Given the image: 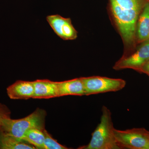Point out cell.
<instances>
[{
	"instance_id": "cell-1",
	"label": "cell",
	"mask_w": 149,
	"mask_h": 149,
	"mask_svg": "<svg viewBox=\"0 0 149 149\" xmlns=\"http://www.w3.org/2000/svg\"><path fill=\"white\" fill-rule=\"evenodd\" d=\"M100 122L92 134L90 143L80 149H122L114 136L111 113L107 107L102 108Z\"/></svg>"
},
{
	"instance_id": "cell-2",
	"label": "cell",
	"mask_w": 149,
	"mask_h": 149,
	"mask_svg": "<svg viewBox=\"0 0 149 149\" xmlns=\"http://www.w3.org/2000/svg\"><path fill=\"white\" fill-rule=\"evenodd\" d=\"M47 113L45 111L37 108L28 116L18 119L11 118L3 120L0 129L6 133L17 138L22 139L26 131L31 128L45 129Z\"/></svg>"
},
{
	"instance_id": "cell-3",
	"label": "cell",
	"mask_w": 149,
	"mask_h": 149,
	"mask_svg": "<svg viewBox=\"0 0 149 149\" xmlns=\"http://www.w3.org/2000/svg\"><path fill=\"white\" fill-rule=\"evenodd\" d=\"M111 3L113 16L123 38L125 42L130 43L135 35L139 10L125 9L113 0H111Z\"/></svg>"
},
{
	"instance_id": "cell-4",
	"label": "cell",
	"mask_w": 149,
	"mask_h": 149,
	"mask_svg": "<svg viewBox=\"0 0 149 149\" xmlns=\"http://www.w3.org/2000/svg\"><path fill=\"white\" fill-rule=\"evenodd\" d=\"M113 132L122 149H149V132L143 128L121 130L114 128Z\"/></svg>"
},
{
	"instance_id": "cell-5",
	"label": "cell",
	"mask_w": 149,
	"mask_h": 149,
	"mask_svg": "<svg viewBox=\"0 0 149 149\" xmlns=\"http://www.w3.org/2000/svg\"><path fill=\"white\" fill-rule=\"evenodd\" d=\"M85 95L117 92L126 85L125 80L119 78H111L101 76L82 77Z\"/></svg>"
},
{
	"instance_id": "cell-6",
	"label": "cell",
	"mask_w": 149,
	"mask_h": 149,
	"mask_svg": "<svg viewBox=\"0 0 149 149\" xmlns=\"http://www.w3.org/2000/svg\"><path fill=\"white\" fill-rule=\"evenodd\" d=\"M46 19L54 33L62 40H74L77 38V31L70 18L56 14L48 15Z\"/></svg>"
},
{
	"instance_id": "cell-7",
	"label": "cell",
	"mask_w": 149,
	"mask_h": 149,
	"mask_svg": "<svg viewBox=\"0 0 149 149\" xmlns=\"http://www.w3.org/2000/svg\"><path fill=\"white\" fill-rule=\"evenodd\" d=\"M149 60V42L145 44L136 52L130 55L125 56L115 65L116 70L141 68Z\"/></svg>"
},
{
	"instance_id": "cell-8",
	"label": "cell",
	"mask_w": 149,
	"mask_h": 149,
	"mask_svg": "<svg viewBox=\"0 0 149 149\" xmlns=\"http://www.w3.org/2000/svg\"><path fill=\"white\" fill-rule=\"evenodd\" d=\"M7 93L12 100L32 98L34 87L33 81L18 80L7 88Z\"/></svg>"
},
{
	"instance_id": "cell-9",
	"label": "cell",
	"mask_w": 149,
	"mask_h": 149,
	"mask_svg": "<svg viewBox=\"0 0 149 149\" xmlns=\"http://www.w3.org/2000/svg\"><path fill=\"white\" fill-rule=\"evenodd\" d=\"M58 97L67 95H85V88L81 77L56 82Z\"/></svg>"
},
{
	"instance_id": "cell-10",
	"label": "cell",
	"mask_w": 149,
	"mask_h": 149,
	"mask_svg": "<svg viewBox=\"0 0 149 149\" xmlns=\"http://www.w3.org/2000/svg\"><path fill=\"white\" fill-rule=\"evenodd\" d=\"M34 87L33 99H48L58 97L56 82L48 80L33 81Z\"/></svg>"
},
{
	"instance_id": "cell-11",
	"label": "cell",
	"mask_w": 149,
	"mask_h": 149,
	"mask_svg": "<svg viewBox=\"0 0 149 149\" xmlns=\"http://www.w3.org/2000/svg\"><path fill=\"white\" fill-rule=\"evenodd\" d=\"M0 149H37L24 139L17 138L6 133L0 129Z\"/></svg>"
},
{
	"instance_id": "cell-12",
	"label": "cell",
	"mask_w": 149,
	"mask_h": 149,
	"mask_svg": "<svg viewBox=\"0 0 149 149\" xmlns=\"http://www.w3.org/2000/svg\"><path fill=\"white\" fill-rule=\"evenodd\" d=\"M138 35L141 40L149 38V3H147L139 17L138 24Z\"/></svg>"
},
{
	"instance_id": "cell-13",
	"label": "cell",
	"mask_w": 149,
	"mask_h": 149,
	"mask_svg": "<svg viewBox=\"0 0 149 149\" xmlns=\"http://www.w3.org/2000/svg\"><path fill=\"white\" fill-rule=\"evenodd\" d=\"M43 130L31 128L26 131L22 139L32 144L37 149H45V136Z\"/></svg>"
},
{
	"instance_id": "cell-14",
	"label": "cell",
	"mask_w": 149,
	"mask_h": 149,
	"mask_svg": "<svg viewBox=\"0 0 149 149\" xmlns=\"http://www.w3.org/2000/svg\"><path fill=\"white\" fill-rule=\"evenodd\" d=\"M45 134V139L44 142L45 149H67V147L59 143L54 140L48 133L45 129L43 130Z\"/></svg>"
},
{
	"instance_id": "cell-15",
	"label": "cell",
	"mask_w": 149,
	"mask_h": 149,
	"mask_svg": "<svg viewBox=\"0 0 149 149\" xmlns=\"http://www.w3.org/2000/svg\"><path fill=\"white\" fill-rule=\"evenodd\" d=\"M121 8L126 10H139V0H113Z\"/></svg>"
},
{
	"instance_id": "cell-16",
	"label": "cell",
	"mask_w": 149,
	"mask_h": 149,
	"mask_svg": "<svg viewBox=\"0 0 149 149\" xmlns=\"http://www.w3.org/2000/svg\"><path fill=\"white\" fill-rule=\"evenodd\" d=\"M10 114L9 109L6 105L0 103V125L5 119L10 118Z\"/></svg>"
},
{
	"instance_id": "cell-17",
	"label": "cell",
	"mask_w": 149,
	"mask_h": 149,
	"mask_svg": "<svg viewBox=\"0 0 149 149\" xmlns=\"http://www.w3.org/2000/svg\"><path fill=\"white\" fill-rule=\"evenodd\" d=\"M141 68L142 71L149 74V60Z\"/></svg>"
},
{
	"instance_id": "cell-18",
	"label": "cell",
	"mask_w": 149,
	"mask_h": 149,
	"mask_svg": "<svg viewBox=\"0 0 149 149\" xmlns=\"http://www.w3.org/2000/svg\"></svg>"
}]
</instances>
